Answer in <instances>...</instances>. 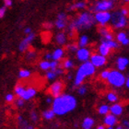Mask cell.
<instances>
[{
    "mask_svg": "<svg viewBox=\"0 0 129 129\" xmlns=\"http://www.w3.org/2000/svg\"><path fill=\"white\" fill-rule=\"evenodd\" d=\"M104 124L108 126H113L116 124V118L115 116L113 114H108L104 118Z\"/></svg>",
    "mask_w": 129,
    "mask_h": 129,
    "instance_id": "obj_14",
    "label": "cell"
},
{
    "mask_svg": "<svg viewBox=\"0 0 129 129\" xmlns=\"http://www.w3.org/2000/svg\"><path fill=\"white\" fill-rule=\"evenodd\" d=\"M120 12H121L122 15H123V16H124V17L126 16L127 13H128V11H127L126 9H125V8H123V9H122V10L120 11Z\"/></svg>",
    "mask_w": 129,
    "mask_h": 129,
    "instance_id": "obj_42",
    "label": "cell"
},
{
    "mask_svg": "<svg viewBox=\"0 0 129 129\" xmlns=\"http://www.w3.org/2000/svg\"><path fill=\"white\" fill-rule=\"evenodd\" d=\"M109 73H110V71H108V70L102 72V74H101V78H103V79H107L108 76H109Z\"/></svg>",
    "mask_w": 129,
    "mask_h": 129,
    "instance_id": "obj_34",
    "label": "cell"
},
{
    "mask_svg": "<svg viewBox=\"0 0 129 129\" xmlns=\"http://www.w3.org/2000/svg\"><path fill=\"white\" fill-rule=\"evenodd\" d=\"M30 31H31V30H30V28H27V29H25V30H24V32L26 33V34H28V33H30Z\"/></svg>",
    "mask_w": 129,
    "mask_h": 129,
    "instance_id": "obj_48",
    "label": "cell"
},
{
    "mask_svg": "<svg viewBox=\"0 0 129 129\" xmlns=\"http://www.w3.org/2000/svg\"><path fill=\"white\" fill-rule=\"evenodd\" d=\"M110 50L111 49L109 48L106 44H104V43H102V45L100 46V53L102 54V56H103V57H105L109 54Z\"/></svg>",
    "mask_w": 129,
    "mask_h": 129,
    "instance_id": "obj_19",
    "label": "cell"
},
{
    "mask_svg": "<svg viewBox=\"0 0 129 129\" xmlns=\"http://www.w3.org/2000/svg\"><path fill=\"white\" fill-rule=\"evenodd\" d=\"M36 94V90L32 88H29L28 89H25L24 93L22 94V96L20 97V99L22 100H29L30 99L31 97H33L34 95Z\"/></svg>",
    "mask_w": 129,
    "mask_h": 129,
    "instance_id": "obj_13",
    "label": "cell"
},
{
    "mask_svg": "<svg viewBox=\"0 0 129 129\" xmlns=\"http://www.w3.org/2000/svg\"><path fill=\"white\" fill-rule=\"evenodd\" d=\"M123 124H124V125L125 126V128L128 129V122H127L126 120H124V121L123 122Z\"/></svg>",
    "mask_w": 129,
    "mask_h": 129,
    "instance_id": "obj_46",
    "label": "cell"
},
{
    "mask_svg": "<svg viewBox=\"0 0 129 129\" xmlns=\"http://www.w3.org/2000/svg\"><path fill=\"white\" fill-rule=\"evenodd\" d=\"M93 124H94V120H93L92 118L87 117V118L84 119L83 123H82V128L83 129H90Z\"/></svg>",
    "mask_w": 129,
    "mask_h": 129,
    "instance_id": "obj_17",
    "label": "cell"
},
{
    "mask_svg": "<svg viewBox=\"0 0 129 129\" xmlns=\"http://www.w3.org/2000/svg\"><path fill=\"white\" fill-rule=\"evenodd\" d=\"M113 2L112 1H101V2L97 3L96 6L92 8V11H96V12H107V10L111 9L113 8Z\"/></svg>",
    "mask_w": 129,
    "mask_h": 129,
    "instance_id": "obj_6",
    "label": "cell"
},
{
    "mask_svg": "<svg viewBox=\"0 0 129 129\" xmlns=\"http://www.w3.org/2000/svg\"><path fill=\"white\" fill-rule=\"evenodd\" d=\"M108 129H113V126H109L108 127Z\"/></svg>",
    "mask_w": 129,
    "mask_h": 129,
    "instance_id": "obj_55",
    "label": "cell"
},
{
    "mask_svg": "<svg viewBox=\"0 0 129 129\" xmlns=\"http://www.w3.org/2000/svg\"><path fill=\"white\" fill-rule=\"evenodd\" d=\"M124 83H125V85H126V87H127V88H128V87H129V80H128V78H127V80H125V82H124Z\"/></svg>",
    "mask_w": 129,
    "mask_h": 129,
    "instance_id": "obj_49",
    "label": "cell"
},
{
    "mask_svg": "<svg viewBox=\"0 0 129 129\" xmlns=\"http://www.w3.org/2000/svg\"><path fill=\"white\" fill-rule=\"evenodd\" d=\"M62 88H63L62 83L59 82V81H57V82L54 83L51 86V88H50V92H51V94L56 99V98H58V97L61 95Z\"/></svg>",
    "mask_w": 129,
    "mask_h": 129,
    "instance_id": "obj_8",
    "label": "cell"
},
{
    "mask_svg": "<svg viewBox=\"0 0 129 129\" xmlns=\"http://www.w3.org/2000/svg\"><path fill=\"white\" fill-rule=\"evenodd\" d=\"M30 117H31L32 121H34V122L37 121L38 116H37V114H36V113H34V112H32V113H30Z\"/></svg>",
    "mask_w": 129,
    "mask_h": 129,
    "instance_id": "obj_38",
    "label": "cell"
},
{
    "mask_svg": "<svg viewBox=\"0 0 129 129\" xmlns=\"http://www.w3.org/2000/svg\"><path fill=\"white\" fill-rule=\"evenodd\" d=\"M64 67L67 68V69H68V68H71V67H73V62L71 61V60H66L64 62Z\"/></svg>",
    "mask_w": 129,
    "mask_h": 129,
    "instance_id": "obj_31",
    "label": "cell"
},
{
    "mask_svg": "<svg viewBox=\"0 0 129 129\" xmlns=\"http://www.w3.org/2000/svg\"><path fill=\"white\" fill-rule=\"evenodd\" d=\"M63 54H64V52H63L62 49H56V50L54 52V54H52V58H53L54 61H57V60H59L62 58Z\"/></svg>",
    "mask_w": 129,
    "mask_h": 129,
    "instance_id": "obj_18",
    "label": "cell"
},
{
    "mask_svg": "<svg viewBox=\"0 0 129 129\" xmlns=\"http://www.w3.org/2000/svg\"><path fill=\"white\" fill-rule=\"evenodd\" d=\"M107 79L109 83L112 84L113 86L118 87V88L123 86L125 82V78H124V75L118 71H110Z\"/></svg>",
    "mask_w": 129,
    "mask_h": 129,
    "instance_id": "obj_4",
    "label": "cell"
},
{
    "mask_svg": "<svg viewBox=\"0 0 129 129\" xmlns=\"http://www.w3.org/2000/svg\"><path fill=\"white\" fill-rule=\"evenodd\" d=\"M128 43H129L128 38H125V39H124V40L122 42V44H123V45H127V44H128Z\"/></svg>",
    "mask_w": 129,
    "mask_h": 129,
    "instance_id": "obj_44",
    "label": "cell"
},
{
    "mask_svg": "<svg viewBox=\"0 0 129 129\" xmlns=\"http://www.w3.org/2000/svg\"><path fill=\"white\" fill-rule=\"evenodd\" d=\"M90 64L93 66V67H102L105 64L106 62V59L105 57L102 56V55H99V54H93L90 58Z\"/></svg>",
    "mask_w": 129,
    "mask_h": 129,
    "instance_id": "obj_9",
    "label": "cell"
},
{
    "mask_svg": "<svg viewBox=\"0 0 129 129\" xmlns=\"http://www.w3.org/2000/svg\"><path fill=\"white\" fill-rule=\"evenodd\" d=\"M77 56H78V60L85 62V61H87V60L89 59V50H87L86 48L79 49V50L77 52Z\"/></svg>",
    "mask_w": 129,
    "mask_h": 129,
    "instance_id": "obj_11",
    "label": "cell"
},
{
    "mask_svg": "<svg viewBox=\"0 0 129 129\" xmlns=\"http://www.w3.org/2000/svg\"><path fill=\"white\" fill-rule=\"evenodd\" d=\"M6 13V7H3V8H0V19H2L4 15Z\"/></svg>",
    "mask_w": 129,
    "mask_h": 129,
    "instance_id": "obj_37",
    "label": "cell"
},
{
    "mask_svg": "<svg viewBox=\"0 0 129 129\" xmlns=\"http://www.w3.org/2000/svg\"><path fill=\"white\" fill-rule=\"evenodd\" d=\"M95 72L94 67L90 64V62H86L83 64H81L80 67L78 68L77 76L75 78V86H79L82 81L87 76H91Z\"/></svg>",
    "mask_w": 129,
    "mask_h": 129,
    "instance_id": "obj_3",
    "label": "cell"
},
{
    "mask_svg": "<svg viewBox=\"0 0 129 129\" xmlns=\"http://www.w3.org/2000/svg\"><path fill=\"white\" fill-rule=\"evenodd\" d=\"M126 37V34L124 33V32H120V33H118V35H117V40L119 41V42H123V41L125 39Z\"/></svg>",
    "mask_w": 129,
    "mask_h": 129,
    "instance_id": "obj_30",
    "label": "cell"
},
{
    "mask_svg": "<svg viewBox=\"0 0 129 129\" xmlns=\"http://www.w3.org/2000/svg\"><path fill=\"white\" fill-rule=\"evenodd\" d=\"M19 78H28V77H30V72L29 71V70L21 69L20 71H19Z\"/></svg>",
    "mask_w": 129,
    "mask_h": 129,
    "instance_id": "obj_27",
    "label": "cell"
},
{
    "mask_svg": "<svg viewBox=\"0 0 129 129\" xmlns=\"http://www.w3.org/2000/svg\"><path fill=\"white\" fill-rule=\"evenodd\" d=\"M127 64H128V59L125 58V57H120V58H118V60H117V67H118V69L124 70Z\"/></svg>",
    "mask_w": 129,
    "mask_h": 129,
    "instance_id": "obj_15",
    "label": "cell"
},
{
    "mask_svg": "<svg viewBox=\"0 0 129 129\" xmlns=\"http://www.w3.org/2000/svg\"><path fill=\"white\" fill-rule=\"evenodd\" d=\"M46 77H47V78L48 79H54V78H55V77H56V75H55V73L54 72H52V71H50V72H47V74H46Z\"/></svg>",
    "mask_w": 129,
    "mask_h": 129,
    "instance_id": "obj_32",
    "label": "cell"
},
{
    "mask_svg": "<svg viewBox=\"0 0 129 129\" xmlns=\"http://www.w3.org/2000/svg\"><path fill=\"white\" fill-rule=\"evenodd\" d=\"M40 67L43 70H47L48 68H50V62H48V61H43V62H41Z\"/></svg>",
    "mask_w": 129,
    "mask_h": 129,
    "instance_id": "obj_29",
    "label": "cell"
},
{
    "mask_svg": "<svg viewBox=\"0 0 129 129\" xmlns=\"http://www.w3.org/2000/svg\"><path fill=\"white\" fill-rule=\"evenodd\" d=\"M107 99L112 102H116V101H117V95H116L115 93H113V92H111V93H109V94L107 95Z\"/></svg>",
    "mask_w": 129,
    "mask_h": 129,
    "instance_id": "obj_28",
    "label": "cell"
},
{
    "mask_svg": "<svg viewBox=\"0 0 129 129\" xmlns=\"http://www.w3.org/2000/svg\"><path fill=\"white\" fill-rule=\"evenodd\" d=\"M56 42L59 43V44H64V42H66V35H64L63 32H61V33L56 35Z\"/></svg>",
    "mask_w": 129,
    "mask_h": 129,
    "instance_id": "obj_22",
    "label": "cell"
},
{
    "mask_svg": "<svg viewBox=\"0 0 129 129\" xmlns=\"http://www.w3.org/2000/svg\"><path fill=\"white\" fill-rule=\"evenodd\" d=\"M85 6H86V4L84 2H78V3H76V4H74V5L70 6L69 10H73V9H75V8H83Z\"/></svg>",
    "mask_w": 129,
    "mask_h": 129,
    "instance_id": "obj_25",
    "label": "cell"
},
{
    "mask_svg": "<svg viewBox=\"0 0 129 129\" xmlns=\"http://www.w3.org/2000/svg\"><path fill=\"white\" fill-rule=\"evenodd\" d=\"M116 129H123V127H122V126H120V125H119V126L117 127V128H116Z\"/></svg>",
    "mask_w": 129,
    "mask_h": 129,
    "instance_id": "obj_54",
    "label": "cell"
},
{
    "mask_svg": "<svg viewBox=\"0 0 129 129\" xmlns=\"http://www.w3.org/2000/svg\"><path fill=\"white\" fill-rule=\"evenodd\" d=\"M18 119H19V121H22V117H21V116H19V117H18Z\"/></svg>",
    "mask_w": 129,
    "mask_h": 129,
    "instance_id": "obj_52",
    "label": "cell"
},
{
    "mask_svg": "<svg viewBox=\"0 0 129 129\" xmlns=\"http://www.w3.org/2000/svg\"><path fill=\"white\" fill-rule=\"evenodd\" d=\"M86 90H87L86 87H84V86L80 87V88L78 89V94H80V95L85 94V93H86Z\"/></svg>",
    "mask_w": 129,
    "mask_h": 129,
    "instance_id": "obj_35",
    "label": "cell"
},
{
    "mask_svg": "<svg viewBox=\"0 0 129 129\" xmlns=\"http://www.w3.org/2000/svg\"><path fill=\"white\" fill-rule=\"evenodd\" d=\"M77 101L71 95H60L54 101L53 103V112L54 114L62 115L64 113L71 112L76 108Z\"/></svg>",
    "mask_w": 129,
    "mask_h": 129,
    "instance_id": "obj_1",
    "label": "cell"
},
{
    "mask_svg": "<svg viewBox=\"0 0 129 129\" xmlns=\"http://www.w3.org/2000/svg\"><path fill=\"white\" fill-rule=\"evenodd\" d=\"M56 67H57V62L54 61V62L50 63V68H51L52 72H54V71H55V69H56Z\"/></svg>",
    "mask_w": 129,
    "mask_h": 129,
    "instance_id": "obj_33",
    "label": "cell"
},
{
    "mask_svg": "<svg viewBox=\"0 0 129 129\" xmlns=\"http://www.w3.org/2000/svg\"><path fill=\"white\" fill-rule=\"evenodd\" d=\"M45 28H51L53 25H52V23H50V22H48V23H44V25H43Z\"/></svg>",
    "mask_w": 129,
    "mask_h": 129,
    "instance_id": "obj_45",
    "label": "cell"
},
{
    "mask_svg": "<svg viewBox=\"0 0 129 129\" xmlns=\"http://www.w3.org/2000/svg\"><path fill=\"white\" fill-rule=\"evenodd\" d=\"M13 99H14V96L12 94H8L6 96V101L7 102H12Z\"/></svg>",
    "mask_w": 129,
    "mask_h": 129,
    "instance_id": "obj_39",
    "label": "cell"
},
{
    "mask_svg": "<svg viewBox=\"0 0 129 129\" xmlns=\"http://www.w3.org/2000/svg\"><path fill=\"white\" fill-rule=\"evenodd\" d=\"M26 129H33V127H31V126H28Z\"/></svg>",
    "mask_w": 129,
    "mask_h": 129,
    "instance_id": "obj_53",
    "label": "cell"
},
{
    "mask_svg": "<svg viewBox=\"0 0 129 129\" xmlns=\"http://www.w3.org/2000/svg\"><path fill=\"white\" fill-rule=\"evenodd\" d=\"M46 102H48V103H50V102H52V100H51V98H47V100H46Z\"/></svg>",
    "mask_w": 129,
    "mask_h": 129,
    "instance_id": "obj_50",
    "label": "cell"
},
{
    "mask_svg": "<svg viewBox=\"0 0 129 129\" xmlns=\"http://www.w3.org/2000/svg\"><path fill=\"white\" fill-rule=\"evenodd\" d=\"M54 113L53 112V110H47V111H44L43 113V118L46 119V120H51L54 117Z\"/></svg>",
    "mask_w": 129,
    "mask_h": 129,
    "instance_id": "obj_20",
    "label": "cell"
},
{
    "mask_svg": "<svg viewBox=\"0 0 129 129\" xmlns=\"http://www.w3.org/2000/svg\"><path fill=\"white\" fill-rule=\"evenodd\" d=\"M88 42H89V38H88L87 35H83V36H81L80 40H79V46L83 48L84 46L87 45Z\"/></svg>",
    "mask_w": 129,
    "mask_h": 129,
    "instance_id": "obj_23",
    "label": "cell"
},
{
    "mask_svg": "<svg viewBox=\"0 0 129 129\" xmlns=\"http://www.w3.org/2000/svg\"><path fill=\"white\" fill-rule=\"evenodd\" d=\"M67 49L70 50V51H72V52H76L77 50H78V47H77L76 44H71V45L67 46Z\"/></svg>",
    "mask_w": 129,
    "mask_h": 129,
    "instance_id": "obj_36",
    "label": "cell"
},
{
    "mask_svg": "<svg viewBox=\"0 0 129 129\" xmlns=\"http://www.w3.org/2000/svg\"><path fill=\"white\" fill-rule=\"evenodd\" d=\"M24 91H25V89L22 86H20V85H18V86H16V88H15V93L19 97L22 96V94L24 93Z\"/></svg>",
    "mask_w": 129,
    "mask_h": 129,
    "instance_id": "obj_24",
    "label": "cell"
},
{
    "mask_svg": "<svg viewBox=\"0 0 129 129\" xmlns=\"http://www.w3.org/2000/svg\"><path fill=\"white\" fill-rule=\"evenodd\" d=\"M97 129H105V128H104V127H103V126H102V125H100V126L98 127V128H97Z\"/></svg>",
    "mask_w": 129,
    "mask_h": 129,
    "instance_id": "obj_51",
    "label": "cell"
},
{
    "mask_svg": "<svg viewBox=\"0 0 129 129\" xmlns=\"http://www.w3.org/2000/svg\"><path fill=\"white\" fill-rule=\"evenodd\" d=\"M94 21L95 19L91 14L89 12H84L79 15L77 20L73 22L72 26L74 29H78V30H87L94 24Z\"/></svg>",
    "mask_w": 129,
    "mask_h": 129,
    "instance_id": "obj_2",
    "label": "cell"
},
{
    "mask_svg": "<svg viewBox=\"0 0 129 129\" xmlns=\"http://www.w3.org/2000/svg\"><path fill=\"white\" fill-rule=\"evenodd\" d=\"M94 19H96L97 21H99L101 24L103 25L110 20L111 14L109 12H97Z\"/></svg>",
    "mask_w": 129,
    "mask_h": 129,
    "instance_id": "obj_7",
    "label": "cell"
},
{
    "mask_svg": "<svg viewBox=\"0 0 129 129\" xmlns=\"http://www.w3.org/2000/svg\"><path fill=\"white\" fill-rule=\"evenodd\" d=\"M33 38H34V34H33V33H30L27 38H25L24 40L20 43V44H19V51L20 52L26 51V49L29 47V44L31 43V41L33 40Z\"/></svg>",
    "mask_w": 129,
    "mask_h": 129,
    "instance_id": "obj_10",
    "label": "cell"
},
{
    "mask_svg": "<svg viewBox=\"0 0 129 129\" xmlns=\"http://www.w3.org/2000/svg\"><path fill=\"white\" fill-rule=\"evenodd\" d=\"M109 109H110V107H109L108 105L103 104L99 108V113H101V114H106V113L109 112Z\"/></svg>",
    "mask_w": 129,
    "mask_h": 129,
    "instance_id": "obj_26",
    "label": "cell"
},
{
    "mask_svg": "<svg viewBox=\"0 0 129 129\" xmlns=\"http://www.w3.org/2000/svg\"><path fill=\"white\" fill-rule=\"evenodd\" d=\"M110 19H112V24H113L116 29L124 27V26L126 25V22H127L126 18L124 16H123L120 11L114 12V13L113 14V17H112Z\"/></svg>",
    "mask_w": 129,
    "mask_h": 129,
    "instance_id": "obj_5",
    "label": "cell"
},
{
    "mask_svg": "<svg viewBox=\"0 0 129 129\" xmlns=\"http://www.w3.org/2000/svg\"><path fill=\"white\" fill-rule=\"evenodd\" d=\"M102 43H104V44H106V45H107L110 49L117 48V47H118V45H117V43H116L113 40V41H106V40H104V39H102Z\"/></svg>",
    "mask_w": 129,
    "mask_h": 129,
    "instance_id": "obj_21",
    "label": "cell"
},
{
    "mask_svg": "<svg viewBox=\"0 0 129 129\" xmlns=\"http://www.w3.org/2000/svg\"><path fill=\"white\" fill-rule=\"evenodd\" d=\"M45 58H46L47 60L51 59V58H52V54H45Z\"/></svg>",
    "mask_w": 129,
    "mask_h": 129,
    "instance_id": "obj_47",
    "label": "cell"
},
{
    "mask_svg": "<svg viewBox=\"0 0 129 129\" xmlns=\"http://www.w3.org/2000/svg\"><path fill=\"white\" fill-rule=\"evenodd\" d=\"M100 32H101V33H102L103 36H105V35L108 33L107 30H106V29H104V28H101V29H100Z\"/></svg>",
    "mask_w": 129,
    "mask_h": 129,
    "instance_id": "obj_40",
    "label": "cell"
},
{
    "mask_svg": "<svg viewBox=\"0 0 129 129\" xmlns=\"http://www.w3.org/2000/svg\"><path fill=\"white\" fill-rule=\"evenodd\" d=\"M11 5H12V1H11V0H6L5 1L6 7H10Z\"/></svg>",
    "mask_w": 129,
    "mask_h": 129,
    "instance_id": "obj_43",
    "label": "cell"
},
{
    "mask_svg": "<svg viewBox=\"0 0 129 129\" xmlns=\"http://www.w3.org/2000/svg\"><path fill=\"white\" fill-rule=\"evenodd\" d=\"M23 103H24V100L19 99L18 101H17V105H18V106H22Z\"/></svg>",
    "mask_w": 129,
    "mask_h": 129,
    "instance_id": "obj_41",
    "label": "cell"
},
{
    "mask_svg": "<svg viewBox=\"0 0 129 129\" xmlns=\"http://www.w3.org/2000/svg\"><path fill=\"white\" fill-rule=\"evenodd\" d=\"M111 111V113H113V115H120L123 112V108L121 105L119 104H114L109 109Z\"/></svg>",
    "mask_w": 129,
    "mask_h": 129,
    "instance_id": "obj_16",
    "label": "cell"
},
{
    "mask_svg": "<svg viewBox=\"0 0 129 129\" xmlns=\"http://www.w3.org/2000/svg\"><path fill=\"white\" fill-rule=\"evenodd\" d=\"M66 19H67V16H66L64 13L58 14L57 19H56V21H55V26H56L58 29H63V28L66 26Z\"/></svg>",
    "mask_w": 129,
    "mask_h": 129,
    "instance_id": "obj_12",
    "label": "cell"
}]
</instances>
